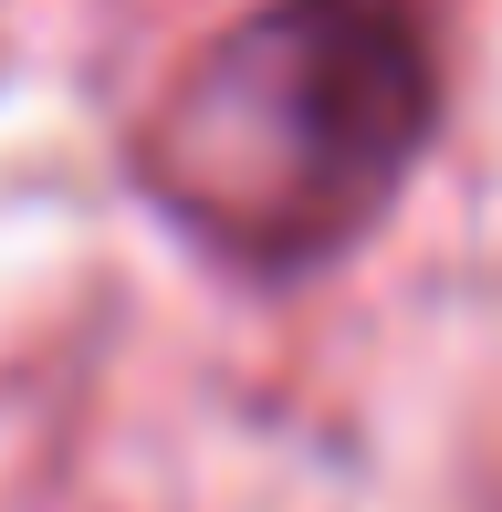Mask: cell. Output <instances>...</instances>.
Masks as SVG:
<instances>
[{
    "mask_svg": "<svg viewBox=\"0 0 502 512\" xmlns=\"http://www.w3.org/2000/svg\"><path fill=\"white\" fill-rule=\"evenodd\" d=\"M440 126V63L408 0H262L157 95L147 199L241 272H314L398 209Z\"/></svg>",
    "mask_w": 502,
    "mask_h": 512,
    "instance_id": "1",
    "label": "cell"
}]
</instances>
